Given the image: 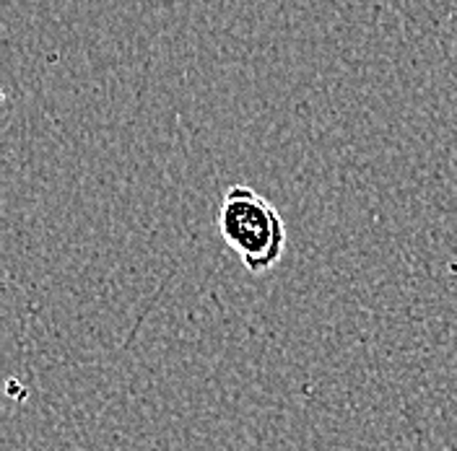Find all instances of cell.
Wrapping results in <instances>:
<instances>
[{"instance_id":"1","label":"cell","mask_w":457,"mask_h":451,"mask_svg":"<svg viewBox=\"0 0 457 451\" xmlns=\"http://www.w3.org/2000/svg\"><path fill=\"white\" fill-rule=\"evenodd\" d=\"M219 231L231 252L250 275H262L281 262L286 252V224L270 200L247 184H234L224 193L219 210Z\"/></svg>"}]
</instances>
